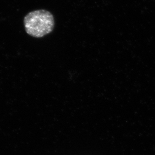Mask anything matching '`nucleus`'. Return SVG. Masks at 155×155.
<instances>
[{
    "instance_id": "obj_1",
    "label": "nucleus",
    "mask_w": 155,
    "mask_h": 155,
    "mask_svg": "<svg viewBox=\"0 0 155 155\" xmlns=\"http://www.w3.org/2000/svg\"><path fill=\"white\" fill-rule=\"evenodd\" d=\"M24 25L28 35L35 38H42L53 31L55 25L54 17L45 10L34 11L25 17Z\"/></svg>"
}]
</instances>
